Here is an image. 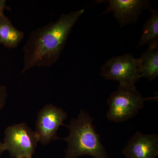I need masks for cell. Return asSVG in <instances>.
I'll return each mask as SVG.
<instances>
[{"instance_id":"obj_1","label":"cell","mask_w":158,"mask_h":158,"mask_svg":"<svg viewBox=\"0 0 158 158\" xmlns=\"http://www.w3.org/2000/svg\"><path fill=\"white\" fill-rule=\"evenodd\" d=\"M84 9L62 14L59 19L32 31L24 46L22 73L34 67H50L59 59L72 29Z\"/></svg>"},{"instance_id":"obj_2","label":"cell","mask_w":158,"mask_h":158,"mask_svg":"<svg viewBox=\"0 0 158 158\" xmlns=\"http://www.w3.org/2000/svg\"><path fill=\"white\" fill-rule=\"evenodd\" d=\"M94 118L85 110H81L76 118L65 125L69 134L63 140L68 144L65 158H77L84 155L94 158H108L106 148L99 135L94 127Z\"/></svg>"},{"instance_id":"obj_3","label":"cell","mask_w":158,"mask_h":158,"mask_svg":"<svg viewBox=\"0 0 158 158\" xmlns=\"http://www.w3.org/2000/svg\"><path fill=\"white\" fill-rule=\"evenodd\" d=\"M144 98L135 86L119 85L108 99L106 116L110 121L120 122L132 118L143 108Z\"/></svg>"},{"instance_id":"obj_4","label":"cell","mask_w":158,"mask_h":158,"mask_svg":"<svg viewBox=\"0 0 158 158\" xmlns=\"http://www.w3.org/2000/svg\"><path fill=\"white\" fill-rule=\"evenodd\" d=\"M38 142L35 131L24 123L10 126L5 130L3 143L12 158L32 157Z\"/></svg>"},{"instance_id":"obj_5","label":"cell","mask_w":158,"mask_h":158,"mask_svg":"<svg viewBox=\"0 0 158 158\" xmlns=\"http://www.w3.org/2000/svg\"><path fill=\"white\" fill-rule=\"evenodd\" d=\"M101 75L106 80L117 81L119 85L135 86L141 78L139 59L128 53L113 57L103 65Z\"/></svg>"},{"instance_id":"obj_6","label":"cell","mask_w":158,"mask_h":158,"mask_svg":"<svg viewBox=\"0 0 158 158\" xmlns=\"http://www.w3.org/2000/svg\"><path fill=\"white\" fill-rule=\"evenodd\" d=\"M68 114L62 108L52 104L46 105L37 114L36 132L39 141L44 145L58 140L57 131L59 127L65 125L63 122Z\"/></svg>"},{"instance_id":"obj_7","label":"cell","mask_w":158,"mask_h":158,"mask_svg":"<svg viewBox=\"0 0 158 158\" xmlns=\"http://www.w3.org/2000/svg\"><path fill=\"white\" fill-rule=\"evenodd\" d=\"M109 6L102 13L112 12L121 27L130 23H135L144 9L150 8L149 1L143 0H110Z\"/></svg>"},{"instance_id":"obj_8","label":"cell","mask_w":158,"mask_h":158,"mask_svg":"<svg viewBox=\"0 0 158 158\" xmlns=\"http://www.w3.org/2000/svg\"><path fill=\"white\" fill-rule=\"evenodd\" d=\"M122 153L127 158H155L158 155L157 134L137 132L128 141Z\"/></svg>"},{"instance_id":"obj_9","label":"cell","mask_w":158,"mask_h":158,"mask_svg":"<svg viewBox=\"0 0 158 158\" xmlns=\"http://www.w3.org/2000/svg\"><path fill=\"white\" fill-rule=\"evenodd\" d=\"M6 3V1L0 0V44L8 48H16L23 39L24 34L15 27L5 15Z\"/></svg>"},{"instance_id":"obj_10","label":"cell","mask_w":158,"mask_h":158,"mask_svg":"<svg viewBox=\"0 0 158 158\" xmlns=\"http://www.w3.org/2000/svg\"><path fill=\"white\" fill-rule=\"evenodd\" d=\"M139 60V72L141 77L152 81L158 76V43L149 45Z\"/></svg>"},{"instance_id":"obj_11","label":"cell","mask_w":158,"mask_h":158,"mask_svg":"<svg viewBox=\"0 0 158 158\" xmlns=\"http://www.w3.org/2000/svg\"><path fill=\"white\" fill-rule=\"evenodd\" d=\"M151 16L143 27L142 35L137 47L145 44L149 45L158 43V11L150 9Z\"/></svg>"},{"instance_id":"obj_12","label":"cell","mask_w":158,"mask_h":158,"mask_svg":"<svg viewBox=\"0 0 158 158\" xmlns=\"http://www.w3.org/2000/svg\"><path fill=\"white\" fill-rule=\"evenodd\" d=\"M7 97L8 93L6 86L0 84V112L5 106Z\"/></svg>"},{"instance_id":"obj_13","label":"cell","mask_w":158,"mask_h":158,"mask_svg":"<svg viewBox=\"0 0 158 158\" xmlns=\"http://www.w3.org/2000/svg\"><path fill=\"white\" fill-rule=\"evenodd\" d=\"M6 148L2 142L0 141V157L4 152L6 151Z\"/></svg>"},{"instance_id":"obj_14","label":"cell","mask_w":158,"mask_h":158,"mask_svg":"<svg viewBox=\"0 0 158 158\" xmlns=\"http://www.w3.org/2000/svg\"><path fill=\"white\" fill-rule=\"evenodd\" d=\"M32 158V157H30V158Z\"/></svg>"}]
</instances>
